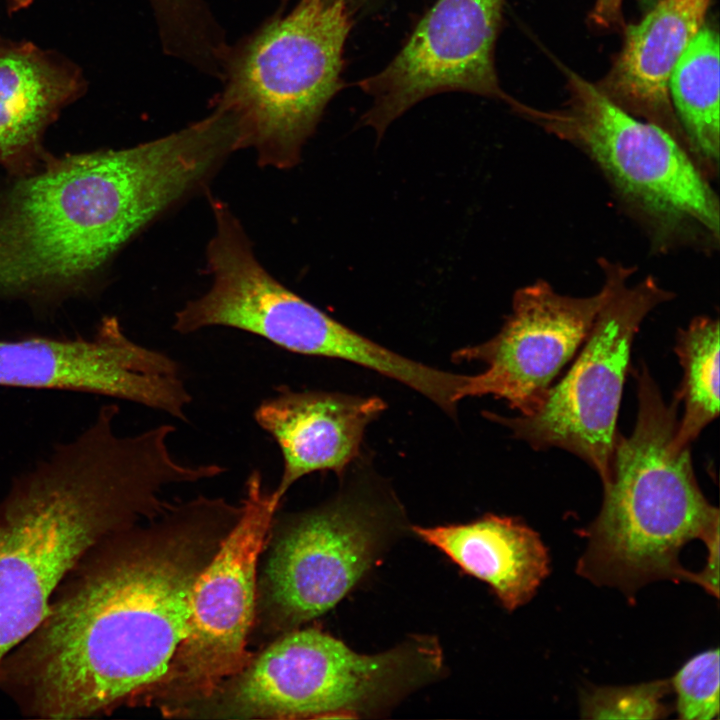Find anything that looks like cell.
I'll list each match as a JSON object with an SVG mask.
<instances>
[{"mask_svg": "<svg viewBox=\"0 0 720 720\" xmlns=\"http://www.w3.org/2000/svg\"><path fill=\"white\" fill-rule=\"evenodd\" d=\"M242 510L198 496L100 541L0 660V690L41 719L146 705L189 634L197 580Z\"/></svg>", "mask_w": 720, "mask_h": 720, "instance_id": "1", "label": "cell"}, {"mask_svg": "<svg viewBox=\"0 0 720 720\" xmlns=\"http://www.w3.org/2000/svg\"><path fill=\"white\" fill-rule=\"evenodd\" d=\"M119 407H101L74 439L18 475L0 500V660L44 619L58 585L109 535L169 506L163 490L189 480L162 424L115 429Z\"/></svg>", "mask_w": 720, "mask_h": 720, "instance_id": "2", "label": "cell"}, {"mask_svg": "<svg viewBox=\"0 0 720 720\" xmlns=\"http://www.w3.org/2000/svg\"><path fill=\"white\" fill-rule=\"evenodd\" d=\"M232 152L216 116L137 146L70 156L0 200V296L72 285L192 192Z\"/></svg>", "mask_w": 720, "mask_h": 720, "instance_id": "3", "label": "cell"}, {"mask_svg": "<svg viewBox=\"0 0 720 720\" xmlns=\"http://www.w3.org/2000/svg\"><path fill=\"white\" fill-rule=\"evenodd\" d=\"M636 380L635 427L618 436L600 511L579 532L587 546L576 565L580 576L619 589L631 602L659 580L700 586L698 572L682 566L679 555L695 539L707 550L718 547L720 522L698 485L690 447L673 446L679 402L664 401L644 363Z\"/></svg>", "mask_w": 720, "mask_h": 720, "instance_id": "4", "label": "cell"}, {"mask_svg": "<svg viewBox=\"0 0 720 720\" xmlns=\"http://www.w3.org/2000/svg\"><path fill=\"white\" fill-rule=\"evenodd\" d=\"M564 72L569 97L562 106L547 110L518 101L513 111L582 152L655 253L716 251L719 198L688 150L665 129L618 106L596 84Z\"/></svg>", "mask_w": 720, "mask_h": 720, "instance_id": "5", "label": "cell"}, {"mask_svg": "<svg viewBox=\"0 0 720 720\" xmlns=\"http://www.w3.org/2000/svg\"><path fill=\"white\" fill-rule=\"evenodd\" d=\"M352 10L342 0H301L225 58L217 106L239 125L262 166L296 165L327 104L341 89Z\"/></svg>", "mask_w": 720, "mask_h": 720, "instance_id": "6", "label": "cell"}, {"mask_svg": "<svg viewBox=\"0 0 720 720\" xmlns=\"http://www.w3.org/2000/svg\"><path fill=\"white\" fill-rule=\"evenodd\" d=\"M215 233L206 258L210 289L175 314L173 329L189 334L225 326L263 337L293 353L346 360L451 406L460 376L391 351L341 324L282 285L260 264L239 220L221 200L211 203Z\"/></svg>", "mask_w": 720, "mask_h": 720, "instance_id": "7", "label": "cell"}, {"mask_svg": "<svg viewBox=\"0 0 720 720\" xmlns=\"http://www.w3.org/2000/svg\"><path fill=\"white\" fill-rule=\"evenodd\" d=\"M406 528L398 501L370 481L287 516L261 578L266 624L288 632L337 605Z\"/></svg>", "mask_w": 720, "mask_h": 720, "instance_id": "8", "label": "cell"}, {"mask_svg": "<svg viewBox=\"0 0 720 720\" xmlns=\"http://www.w3.org/2000/svg\"><path fill=\"white\" fill-rule=\"evenodd\" d=\"M280 504L253 471L239 519L197 580L189 634L147 705L179 717L252 659L247 640L256 616L257 564Z\"/></svg>", "mask_w": 720, "mask_h": 720, "instance_id": "9", "label": "cell"}, {"mask_svg": "<svg viewBox=\"0 0 720 720\" xmlns=\"http://www.w3.org/2000/svg\"><path fill=\"white\" fill-rule=\"evenodd\" d=\"M673 297L652 276L626 282L601 309L577 358L534 413L485 416L535 450L560 448L578 456L605 484L633 341L646 316Z\"/></svg>", "mask_w": 720, "mask_h": 720, "instance_id": "10", "label": "cell"}, {"mask_svg": "<svg viewBox=\"0 0 720 720\" xmlns=\"http://www.w3.org/2000/svg\"><path fill=\"white\" fill-rule=\"evenodd\" d=\"M601 288L589 296L561 294L546 280L518 289L500 331L488 341L462 348L453 360L480 361L485 370L469 375L461 400L492 395L520 415L534 413L553 381L581 348L605 304L635 270L601 258Z\"/></svg>", "mask_w": 720, "mask_h": 720, "instance_id": "11", "label": "cell"}, {"mask_svg": "<svg viewBox=\"0 0 720 720\" xmlns=\"http://www.w3.org/2000/svg\"><path fill=\"white\" fill-rule=\"evenodd\" d=\"M505 0H437L398 54L380 72L359 82L372 98L361 118L378 137L421 100L462 91L505 101L516 99L499 85L495 46Z\"/></svg>", "mask_w": 720, "mask_h": 720, "instance_id": "12", "label": "cell"}, {"mask_svg": "<svg viewBox=\"0 0 720 720\" xmlns=\"http://www.w3.org/2000/svg\"><path fill=\"white\" fill-rule=\"evenodd\" d=\"M0 386L102 395L182 421L192 400L178 362L130 339L113 316L90 337L0 339Z\"/></svg>", "mask_w": 720, "mask_h": 720, "instance_id": "13", "label": "cell"}, {"mask_svg": "<svg viewBox=\"0 0 720 720\" xmlns=\"http://www.w3.org/2000/svg\"><path fill=\"white\" fill-rule=\"evenodd\" d=\"M376 396L279 388L255 409L256 423L277 443L283 473L273 493L282 501L303 476L333 471L338 476L360 456L366 427L385 410Z\"/></svg>", "mask_w": 720, "mask_h": 720, "instance_id": "14", "label": "cell"}, {"mask_svg": "<svg viewBox=\"0 0 720 720\" xmlns=\"http://www.w3.org/2000/svg\"><path fill=\"white\" fill-rule=\"evenodd\" d=\"M709 4L710 0L658 1L638 23L625 27L621 50L596 84L625 111L668 131L688 152L668 86L674 67L704 25Z\"/></svg>", "mask_w": 720, "mask_h": 720, "instance_id": "15", "label": "cell"}, {"mask_svg": "<svg viewBox=\"0 0 720 720\" xmlns=\"http://www.w3.org/2000/svg\"><path fill=\"white\" fill-rule=\"evenodd\" d=\"M410 529L489 585L509 612L530 601L550 572L546 546L519 518L489 513L468 523Z\"/></svg>", "mask_w": 720, "mask_h": 720, "instance_id": "16", "label": "cell"}, {"mask_svg": "<svg viewBox=\"0 0 720 720\" xmlns=\"http://www.w3.org/2000/svg\"><path fill=\"white\" fill-rule=\"evenodd\" d=\"M82 88L81 73L64 58L0 38V164L37 152L45 128Z\"/></svg>", "mask_w": 720, "mask_h": 720, "instance_id": "17", "label": "cell"}, {"mask_svg": "<svg viewBox=\"0 0 720 720\" xmlns=\"http://www.w3.org/2000/svg\"><path fill=\"white\" fill-rule=\"evenodd\" d=\"M669 98L690 154L712 181L719 173V35L703 25L669 80Z\"/></svg>", "mask_w": 720, "mask_h": 720, "instance_id": "18", "label": "cell"}, {"mask_svg": "<svg viewBox=\"0 0 720 720\" xmlns=\"http://www.w3.org/2000/svg\"><path fill=\"white\" fill-rule=\"evenodd\" d=\"M675 353L683 369L675 399L683 403L684 412L678 420L673 446L681 450L690 447L719 413L718 319L699 316L679 329Z\"/></svg>", "mask_w": 720, "mask_h": 720, "instance_id": "19", "label": "cell"}, {"mask_svg": "<svg viewBox=\"0 0 720 720\" xmlns=\"http://www.w3.org/2000/svg\"><path fill=\"white\" fill-rule=\"evenodd\" d=\"M671 693L668 679L623 687H593L581 694L580 713L585 719H662L674 710L664 702Z\"/></svg>", "mask_w": 720, "mask_h": 720, "instance_id": "20", "label": "cell"}, {"mask_svg": "<svg viewBox=\"0 0 720 720\" xmlns=\"http://www.w3.org/2000/svg\"><path fill=\"white\" fill-rule=\"evenodd\" d=\"M719 649L690 658L670 680L676 695L674 711L683 720L719 717Z\"/></svg>", "mask_w": 720, "mask_h": 720, "instance_id": "21", "label": "cell"}, {"mask_svg": "<svg viewBox=\"0 0 720 720\" xmlns=\"http://www.w3.org/2000/svg\"><path fill=\"white\" fill-rule=\"evenodd\" d=\"M622 4L623 0H595L590 13L591 22L603 29L623 27Z\"/></svg>", "mask_w": 720, "mask_h": 720, "instance_id": "22", "label": "cell"}, {"mask_svg": "<svg viewBox=\"0 0 720 720\" xmlns=\"http://www.w3.org/2000/svg\"><path fill=\"white\" fill-rule=\"evenodd\" d=\"M33 0H8L9 3V9L11 11H18L20 9H24L28 7Z\"/></svg>", "mask_w": 720, "mask_h": 720, "instance_id": "23", "label": "cell"}, {"mask_svg": "<svg viewBox=\"0 0 720 720\" xmlns=\"http://www.w3.org/2000/svg\"><path fill=\"white\" fill-rule=\"evenodd\" d=\"M152 5L157 8H171L178 5L182 0H151Z\"/></svg>", "mask_w": 720, "mask_h": 720, "instance_id": "24", "label": "cell"}, {"mask_svg": "<svg viewBox=\"0 0 720 720\" xmlns=\"http://www.w3.org/2000/svg\"><path fill=\"white\" fill-rule=\"evenodd\" d=\"M329 1H335V0H329ZM342 1H344L349 6V8L351 10H353V8H355L357 5H359L360 2L363 0H342Z\"/></svg>", "mask_w": 720, "mask_h": 720, "instance_id": "25", "label": "cell"}]
</instances>
